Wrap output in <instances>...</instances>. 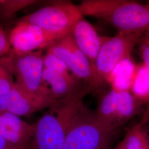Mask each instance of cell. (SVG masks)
<instances>
[{
	"instance_id": "6da1fadb",
	"label": "cell",
	"mask_w": 149,
	"mask_h": 149,
	"mask_svg": "<svg viewBox=\"0 0 149 149\" xmlns=\"http://www.w3.org/2000/svg\"><path fill=\"white\" fill-rule=\"evenodd\" d=\"M91 92L85 84L69 96L58 100L37 122L30 149H63L70 125Z\"/></svg>"
},
{
	"instance_id": "7a4b0ae2",
	"label": "cell",
	"mask_w": 149,
	"mask_h": 149,
	"mask_svg": "<svg viewBox=\"0 0 149 149\" xmlns=\"http://www.w3.org/2000/svg\"><path fill=\"white\" fill-rule=\"evenodd\" d=\"M77 7L84 17L106 22L118 33L149 36V1L144 5L131 0H84Z\"/></svg>"
},
{
	"instance_id": "3957f363",
	"label": "cell",
	"mask_w": 149,
	"mask_h": 149,
	"mask_svg": "<svg viewBox=\"0 0 149 149\" xmlns=\"http://www.w3.org/2000/svg\"><path fill=\"white\" fill-rule=\"evenodd\" d=\"M145 35L143 33H118L112 37H101V46L94 67L95 93L103 92L113 70L123 61L130 58L134 48Z\"/></svg>"
},
{
	"instance_id": "277c9868",
	"label": "cell",
	"mask_w": 149,
	"mask_h": 149,
	"mask_svg": "<svg viewBox=\"0 0 149 149\" xmlns=\"http://www.w3.org/2000/svg\"><path fill=\"white\" fill-rule=\"evenodd\" d=\"M115 133L99 122L95 111L84 105L70 125L63 149H111Z\"/></svg>"
},
{
	"instance_id": "5b68a950",
	"label": "cell",
	"mask_w": 149,
	"mask_h": 149,
	"mask_svg": "<svg viewBox=\"0 0 149 149\" xmlns=\"http://www.w3.org/2000/svg\"><path fill=\"white\" fill-rule=\"evenodd\" d=\"M11 55L16 86L28 94L54 98L50 89L43 82L42 51L16 54L11 50Z\"/></svg>"
},
{
	"instance_id": "8992f818",
	"label": "cell",
	"mask_w": 149,
	"mask_h": 149,
	"mask_svg": "<svg viewBox=\"0 0 149 149\" xmlns=\"http://www.w3.org/2000/svg\"><path fill=\"white\" fill-rule=\"evenodd\" d=\"M71 1H59L23 16L18 21L26 22L44 29L71 32L76 22L83 17Z\"/></svg>"
},
{
	"instance_id": "52a82bcc",
	"label": "cell",
	"mask_w": 149,
	"mask_h": 149,
	"mask_svg": "<svg viewBox=\"0 0 149 149\" xmlns=\"http://www.w3.org/2000/svg\"><path fill=\"white\" fill-rule=\"evenodd\" d=\"M70 33L48 31L30 23L18 21L10 31L12 52L21 54L42 50Z\"/></svg>"
},
{
	"instance_id": "ba28073f",
	"label": "cell",
	"mask_w": 149,
	"mask_h": 149,
	"mask_svg": "<svg viewBox=\"0 0 149 149\" xmlns=\"http://www.w3.org/2000/svg\"><path fill=\"white\" fill-rule=\"evenodd\" d=\"M47 51L53 54L66 65L70 72L82 80L94 92L95 77L90 61L74 42L71 33L60 38Z\"/></svg>"
},
{
	"instance_id": "9c48e42d",
	"label": "cell",
	"mask_w": 149,
	"mask_h": 149,
	"mask_svg": "<svg viewBox=\"0 0 149 149\" xmlns=\"http://www.w3.org/2000/svg\"><path fill=\"white\" fill-rule=\"evenodd\" d=\"M57 100L53 98L28 94L15 85L8 93L0 96V111L19 117L30 116L35 112L52 106Z\"/></svg>"
},
{
	"instance_id": "30bf717a",
	"label": "cell",
	"mask_w": 149,
	"mask_h": 149,
	"mask_svg": "<svg viewBox=\"0 0 149 149\" xmlns=\"http://www.w3.org/2000/svg\"><path fill=\"white\" fill-rule=\"evenodd\" d=\"M34 129V123L29 124L15 114L0 111V136L16 149L30 148Z\"/></svg>"
},
{
	"instance_id": "8fae6325",
	"label": "cell",
	"mask_w": 149,
	"mask_h": 149,
	"mask_svg": "<svg viewBox=\"0 0 149 149\" xmlns=\"http://www.w3.org/2000/svg\"><path fill=\"white\" fill-rule=\"evenodd\" d=\"M71 34L76 45L88 59L94 71L96 58L101 46V37L84 16L76 22Z\"/></svg>"
},
{
	"instance_id": "7c38bea8",
	"label": "cell",
	"mask_w": 149,
	"mask_h": 149,
	"mask_svg": "<svg viewBox=\"0 0 149 149\" xmlns=\"http://www.w3.org/2000/svg\"><path fill=\"white\" fill-rule=\"evenodd\" d=\"M42 77L45 85H47V83L50 86L49 88L56 100L63 99L73 94L86 84L72 74L65 76L44 68Z\"/></svg>"
},
{
	"instance_id": "4fadbf2b",
	"label": "cell",
	"mask_w": 149,
	"mask_h": 149,
	"mask_svg": "<svg viewBox=\"0 0 149 149\" xmlns=\"http://www.w3.org/2000/svg\"><path fill=\"white\" fill-rule=\"evenodd\" d=\"M137 66L130 58L124 60L113 70L108 79L107 84L114 90L130 91Z\"/></svg>"
},
{
	"instance_id": "5bb4252c",
	"label": "cell",
	"mask_w": 149,
	"mask_h": 149,
	"mask_svg": "<svg viewBox=\"0 0 149 149\" xmlns=\"http://www.w3.org/2000/svg\"><path fill=\"white\" fill-rule=\"evenodd\" d=\"M130 91L142 104L149 103V70L144 64L138 65Z\"/></svg>"
},
{
	"instance_id": "9a60e30c",
	"label": "cell",
	"mask_w": 149,
	"mask_h": 149,
	"mask_svg": "<svg viewBox=\"0 0 149 149\" xmlns=\"http://www.w3.org/2000/svg\"><path fill=\"white\" fill-rule=\"evenodd\" d=\"M122 143L124 149H149V130L138 123L128 130Z\"/></svg>"
},
{
	"instance_id": "2e32d148",
	"label": "cell",
	"mask_w": 149,
	"mask_h": 149,
	"mask_svg": "<svg viewBox=\"0 0 149 149\" xmlns=\"http://www.w3.org/2000/svg\"><path fill=\"white\" fill-rule=\"evenodd\" d=\"M15 84L11 52L0 58V96L8 93L13 88Z\"/></svg>"
},
{
	"instance_id": "e0dca14e",
	"label": "cell",
	"mask_w": 149,
	"mask_h": 149,
	"mask_svg": "<svg viewBox=\"0 0 149 149\" xmlns=\"http://www.w3.org/2000/svg\"><path fill=\"white\" fill-rule=\"evenodd\" d=\"M39 2L35 0H0V18L5 21L11 20L19 11Z\"/></svg>"
},
{
	"instance_id": "ac0fdd59",
	"label": "cell",
	"mask_w": 149,
	"mask_h": 149,
	"mask_svg": "<svg viewBox=\"0 0 149 149\" xmlns=\"http://www.w3.org/2000/svg\"><path fill=\"white\" fill-rule=\"evenodd\" d=\"M44 68L54 72L65 76L72 74L64 62L53 54L48 52L43 56Z\"/></svg>"
},
{
	"instance_id": "d6986e66",
	"label": "cell",
	"mask_w": 149,
	"mask_h": 149,
	"mask_svg": "<svg viewBox=\"0 0 149 149\" xmlns=\"http://www.w3.org/2000/svg\"><path fill=\"white\" fill-rule=\"evenodd\" d=\"M10 34V31L0 28V58L7 55L12 50Z\"/></svg>"
},
{
	"instance_id": "ffe728a7",
	"label": "cell",
	"mask_w": 149,
	"mask_h": 149,
	"mask_svg": "<svg viewBox=\"0 0 149 149\" xmlns=\"http://www.w3.org/2000/svg\"><path fill=\"white\" fill-rule=\"evenodd\" d=\"M141 48V54L144 61L149 60V36Z\"/></svg>"
},
{
	"instance_id": "44dd1931",
	"label": "cell",
	"mask_w": 149,
	"mask_h": 149,
	"mask_svg": "<svg viewBox=\"0 0 149 149\" xmlns=\"http://www.w3.org/2000/svg\"><path fill=\"white\" fill-rule=\"evenodd\" d=\"M0 149H17L10 145L0 136Z\"/></svg>"
},
{
	"instance_id": "7402d4cb",
	"label": "cell",
	"mask_w": 149,
	"mask_h": 149,
	"mask_svg": "<svg viewBox=\"0 0 149 149\" xmlns=\"http://www.w3.org/2000/svg\"><path fill=\"white\" fill-rule=\"evenodd\" d=\"M149 116V102L146 105V108L145 109V110L144 111V112L143 113V116H142V117L139 123L141 124V125H143L144 124V123L145 122V121L146 120V119L148 118V117Z\"/></svg>"
},
{
	"instance_id": "603a6c76",
	"label": "cell",
	"mask_w": 149,
	"mask_h": 149,
	"mask_svg": "<svg viewBox=\"0 0 149 149\" xmlns=\"http://www.w3.org/2000/svg\"><path fill=\"white\" fill-rule=\"evenodd\" d=\"M142 125H144V127L145 128H146L148 130L149 129V116L148 117V118L146 119V120L145 121V122L144 123V124Z\"/></svg>"
},
{
	"instance_id": "cb8c5ba5",
	"label": "cell",
	"mask_w": 149,
	"mask_h": 149,
	"mask_svg": "<svg viewBox=\"0 0 149 149\" xmlns=\"http://www.w3.org/2000/svg\"><path fill=\"white\" fill-rule=\"evenodd\" d=\"M113 149H123V146L122 141L120 142L119 144H118Z\"/></svg>"
},
{
	"instance_id": "d4e9b609",
	"label": "cell",
	"mask_w": 149,
	"mask_h": 149,
	"mask_svg": "<svg viewBox=\"0 0 149 149\" xmlns=\"http://www.w3.org/2000/svg\"><path fill=\"white\" fill-rule=\"evenodd\" d=\"M30 149V148H29V149Z\"/></svg>"
}]
</instances>
